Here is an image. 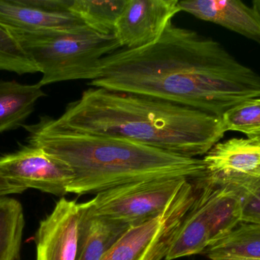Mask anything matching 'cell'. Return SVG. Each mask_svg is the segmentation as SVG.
Returning a JSON list of instances; mask_svg holds the SVG:
<instances>
[{"mask_svg": "<svg viewBox=\"0 0 260 260\" xmlns=\"http://www.w3.org/2000/svg\"><path fill=\"white\" fill-rule=\"evenodd\" d=\"M89 85L157 98L219 118L260 97L257 73L218 41L172 22L153 44L105 56Z\"/></svg>", "mask_w": 260, "mask_h": 260, "instance_id": "1", "label": "cell"}, {"mask_svg": "<svg viewBox=\"0 0 260 260\" xmlns=\"http://www.w3.org/2000/svg\"><path fill=\"white\" fill-rule=\"evenodd\" d=\"M76 132L109 136L185 157L206 155L224 137L221 118L163 99L88 89L55 119Z\"/></svg>", "mask_w": 260, "mask_h": 260, "instance_id": "2", "label": "cell"}, {"mask_svg": "<svg viewBox=\"0 0 260 260\" xmlns=\"http://www.w3.org/2000/svg\"><path fill=\"white\" fill-rule=\"evenodd\" d=\"M29 145L42 148L70 166L69 193L98 195L128 183L159 179L194 181L206 176L203 159L185 157L126 139L76 132L54 119L25 125Z\"/></svg>", "mask_w": 260, "mask_h": 260, "instance_id": "3", "label": "cell"}, {"mask_svg": "<svg viewBox=\"0 0 260 260\" xmlns=\"http://www.w3.org/2000/svg\"><path fill=\"white\" fill-rule=\"evenodd\" d=\"M42 73L41 87L96 77L105 56L121 49L114 34L102 35L87 26L72 30L30 33L10 30Z\"/></svg>", "mask_w": 260, "mask_h": 260, "instance_id": "4", "label": "cell"}, {"mask_svg": "<svg viewBox=\"0 0 260 260\" xmlns=\"http://www.w3.org/2000/svg\"><path fill=\"white\" fill-rule=\"evenodd\" d=\"M197 195L165 259L200 254L233 230L241 220L238 192L232 186L206 177L194 180Z\"/></svg>", "mask_w": 260, "mask_h": 260, "instance_id": "5", "label": "cell"}, {"mask_svg": "<svg viewBox=\"0 0 260 260\" xmlns=\"http://www.w3.org/2000/svg\"><path fill=\"white\" fill-rule=\"evenodd\" d=\"M196 195L195 183L188 180L160 215L130 227L101 260L165 259Z\"/></svg>", "mask_w": 260, "mask_h": 260, "instance_id": "6", "label": "cell"}, {"mask_svg": "<svg viewBox=\"0 0 260 260\" xmlns=\"http://www.w3.org/2000/svg\"><path fill=\"white\" fill-rule=\"evenodd\" d=\"M188 180L159 179L128 183L104 191L85 204L96 215L133 227L160 215Z\"/></svg>", "mask_w": 260, "mask_h": 260, "instance_id": "7", "label": "cell"}, {"mask_svg": "<svg viewBox=\"0 0 260 260\" xmlns=\"http://www.w3.org/2000/svg\"><path fill=\"white\" fill-rule=\"evenodd\" d=\"M0 176L24 189L56 196L68 194L74 180V174L65 162L32 145L0 157Z\"/></svg>", "mask_w": 260, "mask_h": 260, "instance_id": "8", "label": "cell"}, {"mask_svg": "<svg viewBox=\"0 0 260 260\" xmlns=\"http://www.w3.org/2000/svg\"><path fill=\"white\" fill-rule=\"evenodd\" d=\"M179 0H126L114 35L121 48H142L157 41L176 14Z\"/></svg>", "mask_w": 260, "mask_h": 260, "instance_id": "9", "label": "cell"}, {"mask_svg": "<svg viewBox=\"0 0 260 260\" xmlns=\"http://www.w3.org/2000/svg\"><path fill=\"white\" fill-rule=\"evenodd\" d=\"M203 160L206 178L215 183L235 185L260 178V143L248 137L218 142Z\"/></svg>", "mask_w": 260, "mask_h": 260, "instance_id": "10", "label": "cell"}, {"mask_svg": "<svg viewBox=\"0 0 260 260\" xmlns=\"http://www.w3.org/2000/svg\"><path fill=\"white\" fill-rule=\"evenodd\" d=\"M80 219L79 203L59 199L38 227L37 260H76Z\"/></svg>", "mask_w": 260, "mask_h": 260, "instance_id": "11", "label": "cell"}, {"mask_svg": "<svg viewBox=\"0 0 260 260\" xmlns=\"http://www.w3.org/2000/svg\"><path fill=\"white\" fill-rule=\"evenodd\" d=\"M0 24L10 30L30 33L85 26L71 12L53 9L51 0H0Z\"/></svg>", "mask_w": 260, "mask_h": 260, "instance_id": "12", "label": "cell"}, {"mask_svg": "<svg viewBox=\"0 0 260 260\" xmlns=\"http://www.w3.org/2000/svg\"><path fill=\"white\" fill-rule=\"evenodd\" d=\"M180 10L260 42V16L254 6L238 0H182Z\"/></svg>", "mask_w": 260, "mask_h": 260, "instance_id": "13", "label": "cell"}, {"mask_svg": "<svg viewBox=\"0 0 260 260\" xmlns=\"http://www.w3.org/2000/svg\"><path fill=\"white\" fill-rule=\"evenodd\" d=\"M79 246L76 260H101L130 226L121 221L96 215L80 203Z\"/></svg>", "mask_w": 260, "mask_h": 260, "instance_id": "14", "label": "cell"}, {"mask_svg": "<svg viewBox=\"0 0 260 260\" xmlns=\"http://www.w3.org/2000/svg\"><path fill=\"white\" fill-rule=\"evenodd\" d=\"M45 96L38 83L0 80V133L21 125L34 111L38 99Z\"/></svg>", "mask_w": 260, "mask_h": 260, "instance_id": "15", "label": "cell"}, {"mask_svg": "<svg viewBox=\"0 0 260 260\" xmlns=\"http://www.w3.org/2000/svg\"><path fill=\"white\" fill-rule=\"evenodd\" d=\"M203 253L211 260H260V224L241 221Z\"/></svg>", "mask_w": 260, "mask_h": 260, "instance_id": "16", "label": "cell"}, {"mask_svg": "<svg viewBox=\"0 0 260 260\" xmlns=\"http://www.w3.org/2000/svg\"><path fill=\"white\" fill-rule=\"evenodd\" d=\"M126 0H70L69 12L102 35L114 34Z\"/></svg>", "mask_w": 260, "mask_h": 260, "instance_id": "17", "label": "cell"}, {"mask_svg": "<svg viewBox=\"0 0 260 260\" xmlns=\"http://www.w3.org/2000/svg\"><path fill=\"white\" fill-rule=\"evenodd\" d=\"M24 227V211L18 200L0 198V260H18Z\"/></svg>", "mask_w": 260, "mask_h": 260, "instance_id": "18", "label": "cell"}, {"mask_svg": "<svg viewBox=\"0 0 260 260\" xmlns=\"http://www.w3.org/2000/svg\"><path fill=\"white\" fill-rule=\"evenodd\" d=\"M0 70L18 74L39 73L31 61L9 29L0 24Z\"/></svg>", "mask_w": 260, "mask_h": 260, "instance_id": "19", "label": "cell"}, {"mask_svg": "<svg viewBox=\"0 0 260 260\" xmlns=\"http://www.w3.org/2000/svg\"><path fill=\"white\" fill-rule=\"evenodd\" d=\"M226 131L248 134L260 131V98L249 99L229 109L222 116Z\"/></svg>", "mask_w": 260, "mask_h": 260, "instance_id": "20", "label": "cell"}, {"mask_svg": "<svg viewBox=\"0 0 260 260\" xmlns=\"http://www.w3.org/2000/svg\"><path fill=\"white\" fill-rule=\"evenodd\" d=\"M230 186L239 195L242 221L260 224V178Z\"/></svg>", "mask_w": 260, "mask_h": 260, "instance_id": "21", "label": "cell"}, {"mask_svg": "<svg viewBox=\"0 0 260 260\" xmlns=\"http://www.w3.org/2000/svg\"><path fill=\"white\" fill-rule=\"evenodd\" d=\"M25 190L26 189L24 188L10 183L0 176V198L7 197L8 195L13 194L21 193Z\"/></svg>", "mask_w": 260, "mask_h": 260, "instance_id": "22", "label": "cell"}, {"mask_svg": "<svg viewBox=\"0 0 260 260\" xmlns=\"http://www.w3.org/2000/svg\"><path fill=\"white\" fill-rule=\"evenodd\" d=\"M248 138L253 139L260 143V131H254V132L250 133L247 134Z\"/></svg>", "mask_w": 260, "mask_h": 260, "instance_id": "23", "label": "cell"}, {"mask_svg": "<svg viewBox=\"0 0 260 260\" xmlns=\"http://www.w3.org/2000/svg\"><path fill=\"white\" fill-rule=\"evenodd\" d=\"M253 6L256 8V9L257 10L258 13H259L260 16V0H256V1H253Z\"/></svg>", "mask_w": 260, "mask_h": 260, "instance_id": "24", "label": "cell"}]
</instances>
